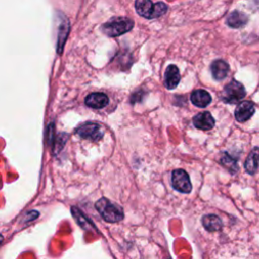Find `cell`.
<instances>
[{"mask_svg": "<svg viewBox=\"0 0 259 259\" xmlns=\"http://www.w3.org/2000/svg\"><path fill=\"white\" fill-rule=\"evenodd\" d=\"M180 81L179 70L175 65H170L165 71V86L168 89H174L177 87Z\"/></svg>", "mask_w": 259, "mask_h": 259, "instance_id": "obj_10", "label": "cell"}, {"mask_svg": "<svg viewBox=\"0 0 259 259\" xmlns=\"http://www.w3.org/2000/svg\"><path fill=\"white\" fill-rule=\"evenodd\" d=\"M259 166V148L253 149L245 162V169L249 174H255Z\"/></svg>", "mask_w": 259, "mask_h": 259, "instance_id": "obj_13", "label": "cell"}, {"mask_svg": "<svg viewBox=\"0 0 259 259\" xmlns=\"http://www.w3.org/2000/svg\"><path fill=\"white\" fill-rule=\"evenodd\" d=\"M245 95L246 92L244 86L240 82L233 80L225 86L223 91V100L227 103H237L242 100Z\"/></svg>", "mask_w": 259, "mask_h": 259, "instance_id": "obj_4", "label": "cell"}, {"mask_svg": "<svg viewBox=\"0 0 259 259\" xmlns=\"http://www.w3.org/2000/svg\"><path fill=\"white\" fill-rule=\"evenodd\" d=\"M95 207L98 210L99 214L103 218L104 221L109 223L119 222L123 219V211L117 205L108 200L107 198H100L95 203Z\"/></svg>", "mask_w": 259, "mask_h": 259, "instance_id": "obj_1", "label": "cell"}, {"mask_svg": "<svg viewBox=\"0 0 259 259\" xmlns=\"http://www.w3.org/2000/svg\"><path fill=\"white\" fill-rule=\"evenodd\" d=\"M193 123H194L195 127H197L199 130L207 131V130H210L213 127L214 119L208 111H204V112H200V113L196 114L193 117Z\"/></svg>", "mask_w": 259, "mask_h": 259, "instance_id": "obj_9", "label": "cell"}, {"mask_svg": "<svg viewBox=\"0 0 259 259\" xmlns=\"http://www.w3.org/2000/svg\"><path fill=\"white\" fill-rule=\"evenodd\" d=\"M76 134L86 140L98 141L103 137V130L98 123L87 122L77 127Z\"/></svg>", "mask_w": 259, "mask_h": 259, "instance_id": "obj_6", "label": "cell"}, {"mask_svg": "<svg viewBox=\"0 0 259 259\" xmlns=\"http://www.w3.org/2000/svg\"><path fill=\"white\" fill-rule=\"evenodd\" d=\"M210 70L214 79L222 80L227 76L229 72V65L223 60H217L212 62Z\"/></svg>", "mask_w": 259, "mask_h": 259, "instance_id": "obj_12", "label": "cell"}, {"mask_svg": "<svg viewBox=\"0 0 259 259\" xmlns=\"http://www.w3.org/2000/svg\"><path fill=\"white\" fill-rule=\"evenodd\" d=\"M108 97L105 93L94 92L90 93L85 97V104L91 108H102L108 104Z\"/></svg>", "mask_w": 259, "mask_h": 259, "instance_id": "obj_7", "label": "cell"}, {"mask_svg": "<svg viewBox=\"0 0 259 259\" xmlns=\"http://www.w3.org/2000/svg\"><path fill=\"white\" fill-rule=\"evenodd\" d=\"M247 20H248L247 16L244 13L237 11V10L232 11L227 17L228 25L231 27H235V28H239V27L245 25Z\"/></svg>", "mask_w": 259, "mask_h": 259, "instance_id": "obj_14", "label": "cell"}, {"mask_svg": "<svg viewBox=\"0 0 259 259\" xmlns=\"http://www.w3.org/2000/svg\"><path fill=\"white\" fill-rule=\"evenodd\" d=\"M68 28H69V24H68V21L65 19L61 23L60 30H59V52H60V50L62 51L64 41H65L67 33H68Z\"/></svg>", "mask_w": 259, "mask_h": 259, "instance_id": "obj_16", "label": "cell"}, {"mask_svg": "<svg viewBox=\"0 0 259 259\" xmlns=\"http://www.w3.org/2000/svg\"><path fill=\"white\" fill-rule=\"evenodd\" d=\"M190 99H191V102L194 105L198 106V107H205L211 101V97H210L209 93L205 90H202V89H198V90L193 91L191 93Z\"/></svg>", "mask_w": 259, "mask_h": 259, "instance_id": "obj_11", "label": "cell"}, {"mask_svg": "<svg viewBox=\"0 0 259 259\" xmlns=\"http://www.w3.org/2000/svg\"><path fill=\"white\" fill-rule=\"evenodd\" d=\"M171 183L174 189L182 193H189L192 188L188 174L182 169H176L172 172Z\"/></svg>", "mask_w": 259, "mask_h": 259, "instance_id": "obj_5", "label": "cell"}, {"mask_svg": "<svg viewBox=\"0 0 259 259\" xmlns=\"http://www.w3.org/2000/svg\"><path fill=\"white\" fill-rule=\"evenodd\" d=\"M202 225L209 232L219 231L223 227L222 220L215 214H206L202 218Z\"/></svg>", "mask_w": 259, "mask_h": 259, "instance_id": "obj_15", "label": "cell"}, {"mask_svg": "<svg viewBox=\"0 0 259 259\" xmlns=\"http://www.w3.org/2000/svg\"><path fill=\"white\" fill-rule=\"evenodd\" d=\"M134 26V22L126 17H114L105 22L101 26V30L104 34L110 37L119 36L130 31Z\"/></svg>", "mask_w": 259, "mask_h": 259, "instance_id": "obj_2", "label": "cell"}, {"mask_svg": "<svg viewBox=\"0 0 259 259\" xmlns=\"http://www.w3.org/2000/svg\"><path fill=\"white\" fill-rule=\"evenodd\" d=\"M137 12L145 18H156L163 15L167 11V5L163 2L153 4L151 0H136Z\"/></svg>", "mask_w": 259, "mask_h": 259, "instance_id": "obj_3", "label": "cell"}, {"mask_svg": "<svg viewBox=\"0 0 259 259\" xmlns=\"http://www.w3.org/2000/svg\"><path fill=\"white\" fill-rule=\"evenodd\" d=\"M254 111H255V108L252 102L243 101L237 106L235 110V117L239 122H244L253 115Z\"/></svg>", "mask_w": 259, "mask_h": 259, "instance_id": "obj_8", "label": "cell"}]
</instances>
